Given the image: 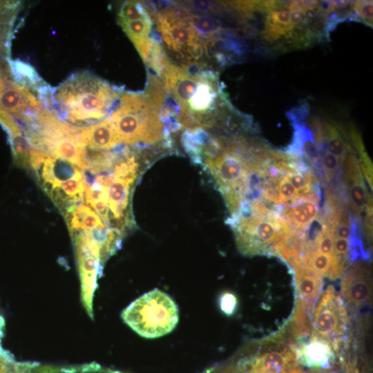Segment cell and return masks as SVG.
<instances>
[{"mask_svg":"<svg viewBox=\"0 0 373 373\" xmlns=\"http://www.w3.org/2000/svg\"><path fill=\"white\" fill-rule=\"evenodd\" d=\"M152 70L162 82L164 106L180 129L211 128L233 113L215 71L175 64L165 52Z\"/></svg>","mask_w":373,"mask_h":373,"instance_id":"1","label":"cell"},{"mask_svg":"<svg viewBox=\"0 0 373 373\" xmlns=\"http://www.w3.org/2000/svg\"><path fill=\"white\" fill-rule=\"evenodd\" d=\"M164 93L161 83L149 79L143 93H121L108 117L120 142L128 144H154L166 135L161 112Z\"/></svg>","mask_w":373,"mask_h":373,"instance_id":"2","label":"cell"},{"mask_svg":"<svg viewBox=\"0 0 373 373\" xmlns=\"http://www.w3.org/2000/svg\"><path fill=\"white\" fill-rule=\"evenodd\" d=\"M121 93L88 72L73 74L52 93L61 115L72 122L100 119L112 112Z\"/></svg>","mask_w":373,"mask_h":373,"instance_id":"3","label":"cell"},{"mask_svg":"<svg viewBox=\"0 0 373 373\" xmlns=\"http://www.w3.org/2000/svg\"><path fill=\"white\" fill-rule=\"evenodd\" d=\"M150 15L166 48L181 66H204L203 58L209 59L207 42L188 19L185 8L169 6Z\"/></svg>","mask_w":373,"mask_h":373,"instance_id":"4","label":"cell"},{"mask_svg":"<svg viewBox=\"0 0 373 373\" xmlns=\"http://www.w3.org/2000/svg\"><path fill=\"white\" fill-rule=\"evenodd\" d=\"M122 318L139 335L155 338L173 330L179 312L168 294L155 289L133 302L123 312Z\"/></svg>","mask_w":373,"mask_h":373,"instance_id":"5","label":"cell"},{"mask_svg":"<svg viewBox=\"0 0 373 373\" xmlns=\"http://www.w3.org/2000/svg\"><path fill=\"white\" fill-rule=\"evenodd\" d=\"M241 251L248 254L274 252L276 247L291 236L278 218L251 214L230 222Z\"/></svg>","mask_w":373,"mask_h":373,"instance_id":"6","label":"cell"},{"mask_svg":"<svg viewBox=\"0 0 373 373\" xmlns=\"http://www.w3.org/2000/svg\"><path fill=\"white\" fill-rule=\"evenodd\" d=\"M152 19L148 8L137 1L124 2L117 16L119 26L133 42L144 63L155 42L152 36Z\"/></svg>","mask_w":373,"mask_h":373,"instance_id":"7","label":"cell"},{"mask_svg":"<svg viewBox=\"0 0 373 373\" xmlns=\"http://www.w3.org/2000/svg\"><path fill=\"white\" fill-rule=\"evenodd\" d=\"M347 320V314L341 297L335 293L332 287L327 288L315 312V336L313 337H334L335 342L339 344L341 340L337 336L343 334Z\"/></svg>","mask_w":373,"mask_h":373,"instance_id":"8","label":"cell"},{"mask_svg":"<svg viewBox=\"0 0 373 373\" xmlns=\"http://www.w3.org/2000/svg\"><path fill=\"white\" fill-rule=\"evenodd\" d=\"M41 109V102L26 87L0 75V111L31 123Z\"/></svg>","mask_w":373,"mask_h":373,"instance_id":"9","label":"cell"},{"mask_svg":"<svg viewBox=\"0 0 373 373\" xmlns=\"http://www.w3.org/2000/svg\"><path fill=\"white\" fill-rule=\"evenodd\" d=\"M321 193L305 198L283 213L282 221L300 240V232L305 231L316 219L321 218Z\"/></svg>","mask_w":373,"mask_h":373,"instance_id":"10","label":"cell"},{"mask_svg":"<svg viewBox=\"0 0 373 373\" xmlns=\"http://www.w3.org/2000/svg\"><path fill=\"white\" fill-rule=\"evenodd\" d=\"M78 135L84 147L91 149H109L120 140L108 117L86 127H78Z\"/></svg>","mask_w":373,"mask_h":373,"instance_id":"11","label":"cell"},{"mask_svg":"<svg viewBox=\"0 0 373 373\" xmlns=\"http://www.w3.org/2000/svg\"><path fill=\"white\" fill-rule=\"evenodd\" d=\"M370 276L365 267L356 265L342 282L343 294L354 306L365 303L370 297Z\"/></svg>","mask_w":373,"mask_h":373,"instance_id":"12","label":"cell"},{"mask_svg":"<svg viewBox=\"0 0 373 373\" xmlns=\"http://www.w3.org/2000/svg\"><path fill=\"white\" fill-rule=\"evenodd\" d=\"M298 362L310 367L326 368L332 361V347L325 341L313 337L296 352Z\"/></svg>","mask_w":373,"mask_h":373,"instance_id":"13","label":"cell"},{"mask_svg":"<svg viewBox=\"0 0 373 373\" xmlns=\"http://www.w3.org/2000/svg\"><path fill=\"white\" fill-rule=\"evenodd\" d=\"M298 290L303 307L309 312L312 310L314 302L318 298L321 288V278L311 267L301 265L296 269Z\"/></svg>","mask_w":373,"mask_h":373,"instance_id":"14","label":"cell"},{"mask_svg":"<svg viewBox=\"0 0 373 373\" xmlns=\"http://www.w3.org/2000/svg\"><path fill=\"white\" fill-rule=\"evenodd\" d=\"M296 358L289 352H271L261 356L251 373H293Z\"/></svg>","mask_w":373,"mask_h":373,"instance_id":"15","label":"cell"},{"mask_svg":"<svg viewBox=\"0 0 373 373\" xmlns=\"http://www.w3.org/2000/svg\"><path fill=\"white\" fill-rule=\"evenodd\" d=\"M66 220L70 231L79 229L86 231L105 230V224L99 216L91 208L83 204L68 209Z\"/></svg>","mask_w":373,"mask_h":373,"instance_id":"16","label":"cell"},{"mask_svg":"<svg viewBox=\"0 0 373 373\" xmlns=\"http://www.w3.org/2000/svg\"><path fill=\"white\" fill-rule=\"evenodd\" d=\"M135 178H116L107 191V203L115 218L121 220L128 204L130 187Z\"/></svg>","mask_w":373,"mask_h":373,"instance_id":"17","label":"cell"},{"mask_svg":"<svg viewBox=\"0 0 373 373\" xmlns=\"http://www.w3.org/2000/svg\"><path fill=\"white\" fill-rule=\"evenodd\" d=\"M323 132L326 141L327 151L338 157L342 166L349 146L347 142H345L337 130L329 124L325 126Z\"/></svg>","mask_w":373,"mask_h":373,"instance_id":"18","label":"cell"},{"mask_svg":"<svg viewBox=\"0 0 373 373\" xmlns=\"http://www.w3.org/2000/svg\"><path fill=\"white\" fill-rule=\"evenodd\" d=\"M10 70L16 79L23 84H27L30 86L35 87L40 82L38 76L30 65L21 61H10Z\"/></svg>","mask_w":373,"mask_h":373,"instance_id":"19","label":"cell"},{"mask_svg":"<svg viewBox=\"0 0 373 373\" xmlns=\"http://www.w3.org/2000/svg\"><path fill=\"white\" fill-rule=\"evenodd\" d=\"M352 4V11L349 13L348 19L358 21L372 26V1H354Z\"/></svg>","mask_w":373,"mask_h":373,"instance_id":"20","label":"cell"},{"mask_svg":"<svg viewBox=\"0 0 373 373\" xmlns=\"http://www.w3.org/2000/svg\"><path fill=\"white\" fill-rule=\"evenodd\" d=\"M320 157L326 179L330 181L337 174L341 164L338 157L327 151L321 153Z\"/></svg>","mask_w":373,"mask_h":373,"instance_id":"21","label":"cell"},{"mask_svg":"<svg viewBox=\"0 0 373 373\" xmlns=\"http://www.w3.org/2000/svg\"><path fill=\"white\" fill-rule=\"evenodd\" d=\"M89 205L97 211V213H98L105 222H109L108 206L106 200H97Z\"/></svg>","mask_w":373,"mask_h":373,"instance_id":"22","label":"cell"},{"mask_svg":"<svg viewBox=\"0 0 373 373\" xmlns=\"http://www.w3.org/2000/svg\"><path fill=\"white\" fill-rule=\"evenodd\" d=\"M236 298L231 294H226L222 299V309L227 313L231 314L236 306Z\"/></svg>","mask_w":373,"mask_h":373,"instance_id":"23","label":"cell"},{"mask_svg":"<svg viewBox=\"0 0 373 373\" xmlns=\"http://www.w3.org/2000/svg\"><path fill=\"white\" fill-rule=\"evenodd\" d=\"M350 1H332V5L334 10H341L347 8L352 3Z\"/></svg>","mask_w":373,"mask_h":373,"instance_id":"24","label":"cell"},{"mask_svg":"<svg viewBox=\"0 0 373 373\" xmlns=\"http://www.w3.org/2000/svg\"><path fill=\"white\" fill-rule=\"evenodd\" d=\"M256 152H257V151H256V152L253 154V156H254V155ZM253 156H252V157H253ZM251 158H252V157H251ZM239 191H238V193H239ZM237 198H238V195H237L236 198V202H235V206H234L235 209L233 210V212H234V211H235L236 209H237V208H238ZM233 213H232V214H233Z\"/></svg>","mask_w":373,"mask_h":373,"instance_id":"25","label":"cell"}]
</instances>
